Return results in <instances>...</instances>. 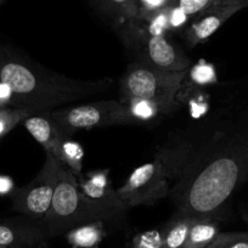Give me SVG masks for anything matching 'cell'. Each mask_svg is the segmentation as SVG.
I'll use <instances>...</instances> for the list:
<instances>
[{
  "mask_svg": "<svg viewBox=\"0 0 248 248\" xmlns=\"http://www.w3.org/2000/svg\"><path fill=\"white\" fill-rule=\"evenodd\" d=\"M168 11V22H169V31L180 30L181 27L185 26V23L189 20V16H186L178 6L169 4L167 6Z\"/></svg>",
  "mask_w": 248,
  "mask_h": 248,
  "instance_id": "25",
  "label": "cell"
},
{
  "mask_svg": "<svg viewBox=\"0 0 248 248\" xmlns=\"http://www.w3.org/2000/svg\"><path fill=\"white\" fill-rule=\"evenodd\" d=\"M54 157L62 166L70 169L76 176L82 175L84 150L79 142L72 140L71 137H66L62 140L57 154Z\"/></svg>",
  "mask_w": 248,
  "mask_h": 248,
  "instance_id": "14",
  "label": "cell"
},
{
  "mask_svg": "<svg viewBox=\"0 0 248 248\" xmlns=\"http://www.w3.org/2000/svg\"><path fill=\"white\" fill-rule=\"evenodd\" d=\"M213 5H241L248 8V0H216Z\"/></svg>",
  "mask_w": 248,
  "mask_h": 248,
  "instance_id": "27",
  "label": "cell"
},
{
  "mask_svg": "<svg viewBox=\"0 0 248 248\" xmlns=\"http://www.w3.org/2000/svg\"><path fill=\"white\" fill-rule=\"evenodd\" d=\"M23 125L35 141L44 147L45 152L52 156L57 154L62 140L66 137H71L70 133L66 132L47 111L28 116L23 121Z\"/></svg>",
  "mask_w": 248,
  "mask_h": 248,
  "instance_id": "11",
  "label": "cell"
},
{
  "mask_svg": "<svg viewBox=\"0 0 248 248\" xmlns=\"http://www.w3.org/2000/svg\"><path fill=\"white\" fill-rule=\"evenodd\" d=\"M3 1H4V0H0V4H1V3H3Z\"/></svg>",
  "mask_w": 248,
  "mask_h": 248,
  "instance_id": "31",
  "label": "cell"
},
{
  "mask_svg": "<svg viewBox=\"0 0 248 248\" xmlns=\"http://www.w3.org/2000/svg\"><path fill=\"white\" fill-rule=\"evenodd\" d=\"M137 46L144 55L146 63L164 71H186L191 67V60L186 57L166 35H151L141 31L138 34Z\"/></svg>",
  "mask_w": 248,
  "mask_h": 248,
  "instance_id": "8",
  "label": "cell"
},
{
  "mask_svg": "<svg viewBox=\"0 0 248 248\" xmlns=\"http://www.w3.org/2000/svg\"><path fill=\"white\" fill-rule=\"evenodd\" d=\"M0 82L10 87L13 107L32 113L102 94L111 88L109 78L100 80L72 79L57 75L18 54L0 51Z\"/></svg>",
  "mask_w": 248,
  "mask_h": 248,
  "instance_id": "2",
  "label": "cell"
},
{
  "mask_svg": "<svg viewBox=\"0 0 248 248\" xmlns=\"http://www.w3.org/2000/svg\"><path fill=\"white\" fill-rule=\"evenodd\" d=\"M245 9L241 5H212L195 16L185 31V39L190 46H196L212 37L229 18Z\"/></svg>",
  "mask_w": 248,
  "mask_h": 248,
  "instance_id": "10",
  "label": "cell"
},
{
  "mask_svg": "<svg viewBox=\"0 0 248 248\" xmlns=\"http://www.w3.org/2000/svg\"><path fill=\"white\" fill-rule=\"evenodd\" d=\"M31 114L34 113L23 108H15V107L0 108V138L11 132L20 122L25 121Z\"/></svg>",
  "mask_w": 248,
  "mask_h": 248,
  "instance_id": "19",
  "label": "cell"
},
{
  "mask_svg": "<svg viewBox=\"0 0 248 248\" xmlns=\"http://www.w3.org/2000/svg\"><path fill=\"white\" fill-rule=\"evenodd\" d=\"M44 237L42 230L32 226H10L0 224V246L26 247L34 245Z\"/></svg>",
  "mask_w": 248,
  "mask_h": 248,
  "instance_id": "13",
  "label": "cell"
},
{
  "mask_svg": "<svg viewBox=\"0 0 248 248\" xmlns=\"http://www.w3.org/2000/svg\"><path fill=\"white\" fill-rule=\"evenodd\" d=\"M13 181L5 176H0V194H9L13 190Z\"/></svg>",
  "mask_w": 248,
  "mask_h": 248,
  "instance_id": "28",
  "label": "cell"
},
{
  "mask_svg": "<svg viewBox=\"0 0 248 248\" xmlns=\"http://www.w3.org/2000/svg\"><path fill=\"white\" fill-rule=\"evenodd\" d=\"M195 218L196 217L194 216L179 214L178 218L169 221L163 228L164 248H184L190 226L194 223Z\"/></svg>",
  "mask_w": 248,
  "mask_h": 248,
  "instance_id": "16",
  "label": "cell"
},
{
  "mask_svg": "<svg viewBox=\"0 0 248 248\" xmlns=\"http://www.w3.org/2000/svg\"><path fill=\"white\" fill-rule=\"evenodd\" d=\"M104 236V221H94L68 231L67 240L75 247L93 248L101 242Z\"/></svg>",
  "mask_w": 248,
  "mask_h": 248,
  "instance_id": "15",
  "label": "cell"
},
{
  "mask_svg": "<svg viewBox=\"0 0 248 248\" xmlns=\"http://www.w3.org/2000/svg\"><path fill=\"white\" fill-rule=\"evenodd\" d=\"M111 219V216L80 192L77 176L62 166L51 204L44 217L47 232L61 235L80 225Z\"/></svg>",
  "mask_w": 248,
  "mask_h": 248,
  "instance_id": "3",
  "label": "cell"
},
{
  "mask_svg": "<svg viewBox=\"0 0 248 248\" xmlns=\"http://www.w3.org/2000/svg\"><path fill=\"white\" fill-rule=\"evenodd\" d=\"M119 200L127 208L150 206L169 194L168 169L161 158L138 167L117 189Z\"/></svg>",
  "mask_w": 248,
  "mask_h": 248,
  "instance_id": "6",
  "label": "cell"
},
{
  "mask_svg": "<svg viewBox=\"0 0 248 248\" xmlns=\"http://www.w3.org/2000/svg\"><path fill=\"white\" fill-rule=\"evenodd\" d=\"M248 179V104L217 135L201 168L189 173L178 192L180 214L213 217Z\"/></svg>",
  "mask_w": 248,
  "mask_h": 248,
  "instance_id": "1",
  "label": "cell"
},
{
  "mask_svg": "<svg viewBox=\"0 0 248 248\" xmlns=\"http://www.w3.org/2000/svg\"><path fill=\"white\" fill-rule=\"evenodd\" d=\"M220 233L213 217H196L191 224L184 248H206Z\"/></svg>",
  "mask_w": 248,
  "mask_h": 248,
  "instance_id": "12",
  "label": "cell"
},
{
  "mask_svg": "<svg viewBox=\"0 0 248 248\" xmlns=\"http://www.w3.org/2000/svg\"><path fill=\"white\" fill-rule=\"evenodd\" d=\"M124 106L127 107L133 122H150L156 118L159 113H164L163 108L156 104L155 101L146 99H140V97H125L121 99Z\"/></svg>",
  "mask_w": 248,
  "mask_h": 248,
  "instance_id": "17",
  "label": "cell"
},
{
  "mask_svg": "<svg viewBox=\"0 0 248 248\" xmlns=\"http://www.w3.org/2000/svg\"><path fill=\"white\" fill-rule=\"evenodd\" d=\"M106 6L121 22L134 20L139 16L138 0H106Z\"/></svg>",
  "mask_w": 248,
  "mask_h": 248,
  "instance_id": "18",
  "label": "cell"
},
{
  "mask_svg": "<svg viewBox=\"0 0 248 248\" xmlns=\"http://www.w3.org/2000/svg\"><path fill=\"white\" fill-rule=\"evenodd\" d=\"M0 248H8V247H5V246H0Z\"/></svg>",
  "mask_w": 248,
  "mask_h": 248,
  "instance_id": "30",
  "label": "cell"
},
{
  "mask_svg": "<svg viewBox=\"0 0 248 248\" xmlns=\"http://www.w3.org/2000/svg\"><path fill=\"white\" fill-rule=\"evenodd\" d=\"M61 167L62 164L46 152L42 170L30 184L16 190L14 194V209L32 218L44 219L54 197Z\"/></svg>",
  "mask_w": 248,
  "mask_h": 248,
  "instance_id": "7",
  "label": "cell"
},
{
  "mask_svg": "<svg viewBox=\"0 0 248 248\" xmlns=\"http://www.w3.org/2000/svg\"><path fill=\"white\" fill-rule=\"evenodd\" d=\"M216 0H170L171 5H175L189 17H195L207 10L214 4Z\"/></svg>",
  "mask_w": 248,
  "mask_h": 248,
  "instance_id": "23",
  "label": "cell"
},
{
  "mask_svg": "<svg viewBox=\"0 0 248 248\" xmlns=\"http://www.w3.org/2000/svg\"><path fill=\"white\" fill-rule=\"evenodd\" d=\"M14 94L10 87L5 83L0 82V108L13 107Z\"/></svg>",
  "mask_w": 248,
  "mask_h": 248,
  "instance_id": "26",
  "label": "cell"
},
{
  "mask_svg": "<svg viewBox=\"0 0 248 248\" xmlns=\"http://www.w3.org/2000/svg\"><path fill=\"white\" fill-rule=\"evenodd\" d=\"M129 248H164L163 229H152L138 233L130 242Z\"/></svg>",
  "mask_w": 248,
  "mask_h": 248,
  "instance_id": "21",
  "label": "cell"
},
{
  "mask_svg": "<svg viewBox=\"0 0 248 248\" xmlns=\"http://www.w3.org/2000/svg\"><path fill=\"white\" fill-rule=\"evenodd\" d=\"M206 248H248V232H220Z\"/></svg>",
  "mask_w": 248,
  "mask_h": 248,
  "instance_id": "22",
  "label": "cell"
},
{
  "mask_svg": "<svg viewBox=\"0 0 248 248\" xmlns=\"http://www.w3.org/2000/svg\"><path fill=\"white\" fill-rule=\"evenodd\" d=\"M139 1L140 18H147L158 11L163 10L170 4V0H138Z\"/></svg>",
  "mask_w": 248,
  "mask_h": 248,
  "instance_id": "24",
  "label": "cell"
},
{
  "mask_svg": "<svg viewBox=\"0 0 248 248\" xmlns=\"http://www.w3.org/2000/svg\"><path fill=\"white\" fill-rule=\"evenodd\" d=\"M186 71H164L146 62H134L121 80V99L140 97L155 101L164 112L173 109L178 93L183 87Z\"/></svg>",
  "mask_w": 248,
  "mask_h": 248,
  "instance_id": "4",
  "label": "cell"
},
{
  "mask_svg": "<svg viewBox=\"0 0 248 248\" xmlns=\"http://www.w3.org/2000/svg\"><path fill=\"white\" fill-rule=\"evenodd\" d=\"M243 216H245L246 220L248 221V200H247V202H246L245 209H243Z\"/></svg>",
  "mask_w": 248,
  "mask_h": 248,
  "instance_id": "29",
  "label": "cell"
},
{
  "mask_svg": "<svg viewBox=\"0 0 248 248\" xmlns=\"http://www.w3.org/2000/svg\"><path fill=\"white\" fill-rule=\"evenodd\" d=\"M47 112L71 135L75 130L133 123L127 107L123 102L114 100L62 107Z\"/></svg>",
  "mask_w": 248,
  "mask_h": 248,
  "instance_id": "5",
  "label": "cell"
},
{
  "mask_svg": "<svg viewBox=\"0 0 248 248\" xmlns=\"http://www.w3.org/2000/svg\"><path fill=\"white\" fill-rule=\"evenodd\" d=\"M108 169L89 171L87 175L77 176L79 190L88 200L106 212L112 219L123 216L128 208L119 200L108 179Z\"/></svg>",
  "mask_w": 248,
  "mask_h": 248,
  "instance_id": "9",
  "label": "cell"
},
{
  "mask_svg": "<svg viewBox=\"0 0 248 248\" xmlns=\"http://www.w3.org/2000/svg\"><path fill=\"white\" fill-rule=\"evenodd\" d=\"M190 80L195 85L199 87H204V85H212L217 83V73L214 70L213 65L207 63V62L201 61L196 65L191 66L187 70V76Z\"/></svg>",
  "mask_w": 248,
  "mask_h": 248,
  "instance_id": "20",
  "label": "cell"
}]
</instances>
